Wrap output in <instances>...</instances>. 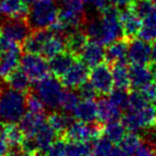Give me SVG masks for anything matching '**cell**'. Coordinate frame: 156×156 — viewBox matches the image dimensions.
Instances as JSON below:
<instances>
[{
  "label": "cell",
  "mask_w": 156,
  "mask_h": 156,
  "mask_svg": "<svg viewBox=\"0 0 156 156\" xmlns=\"http://www.w3.org/2000/svg\"><path fill=\"white\" fill-rule=\"evenodd\" d=\"M25 93L11 89H0V120L5 123H18L26 113Z\"/></svg>",
  "instance_id": "6da1fadb"
},
{
  "label": "cell",
  "mask_w": 156,
  "mask_h": 156,
  "mask_svg": "<svg viewBox=\"0 0 156 156\" xmlns=\"http://www.w3.org/2000/svg\"><path fill=\"white\" fill-rule=\"evenodd\" d=\"M59 7L55 0H37L29 8L27 22L32 30L50 28L58 20Z\"/></svg>",
  "instance_id": "7a4b0ae2"
},
{
  "label": "cell",
  "mask_w": 156,
  "mask_h": 156,
  "mask_svg": "<svg viewBox=\"0 0 156 156\" xmlns=\"http://www.w3.org/2000/svg\"><path fill=\"white\" fill-rule=\"evenodd\" d=\"M58 20L66 28V35L80 29L86 20L83 0H58Z\"/></svg>",
  "instance_id": "3957f363"
},
{
  "label": "cell",
  "mask_w": 156,
  "mask_h": 156,
  "mask_svg": "<svg viewBox=\"0 0 156 156\" xmlns=\"http://www.w3.org/2000/svg\"><path fill=\"white\" fill-rule=\"evenodd\" d=\"M64 86L62 81L59 80L56 76H47L41 80L37 81L35 92L40 100L43 102L44 106L50 110H56L60 108L62 95L64 93Z\"/></svg>",
  "instance_id": "277c9868"
},
{
  "label": "cell",
  "mask_w": 156,
  "mask_h": 156,
  "mask_svg": "<svg viewBox=\"0 0 156 156\" xmlns=\"http://www.w3.org/2000/svg\"><path fill=\"white\" fill-rule=\"evenodd\" d=\"M122 122L126 129L132 133L144 132L156 126V106L147 103L145 106L136 110H125Z\"/></svg>",
  "instance_id": "5b68a950"
},
{
  "label": "cell",
  "mask_w": 156,
  "mask_h": 156,
  "mask_svg": "<svg viewBox=\"0 0 156 156\" xmlns=\"http://www.w3.org/2000/svg\"><path fill=\"white\" fill-rule=\"evenodd\" d=\"M101 17V40L100 43L103 45H109L112 42L124 37L123 28L120 20V10L117 7L109 5L102 12Z\"/></svg>",
  "instance_id": "8992f818"
},
{
  "label": "cell",
  "mask_w": 156,
  "mask_h": 156,
  "mask_svg": "<svg viewBox=\"0 0 156 156\" xmlns=\"http://www.w3.org/2000/svg\"><path fill=\"white\" fill-rule=\"evenodd\" d=\"M103 134L102 126L81 121H73L64 132V139L69 142H91Z\"/></svg>",
  "instance_id": "52a82bcc"
},
{
  "label": "cell",
  "mask_w": 156,
  "mask_h": 156,
  "mask_svg": "<svg viewBox=\"0 0 156 156\" xmlns=\"http://www.w3.org/2000/svg\"><path fill=\"white\" fill-rule=\"evenodd\" d=\"M20 66L31 81L35 83L49 76L50 73L49 62H47L45 57L40 54L26 52L20 59Z\"/></svg>",
  "instance_id": "ba28073f"
},
{
  "label": "cell",
  "mask_w": 156,
  "mask_h": 156,
  "mask_svg": "<svg viewBox=\"0 0 156 156\" xmlns=\"http://www.w3.org/2000/svg\"><path fill=\"white\" fill-rule=\"evenodd\" d=\"M90 83L95 88L98 94L106 95L113 90L115 83L112 78V71L106 63H101L92 67L89 75Z\"/></svg>",
  "instance_id": "9c48e42d"
},
{
  "label": "cell",
  "mask_w": 156,
  "mask_h": 156,
  "mask_svg": "<svg viewBox=\"0 0 156 156\" xmlns=\"http://www.w3.org/2000/svg\"><path fill=\"white\" fill-rule=\"evenodd\" d=\"M30 26L27 18H9L0 27V32L11 41L23 44L30 34Z\"/></svg>",
  "instance_id": "30bf717a"
},
{
  "label": "cell",
  "mask_w": 156,
  "mask_h": 156,
  "mask_svg": "<svg viewBox=\"0 0 156 156\" xmlns=\"http://www.w3.org/2000/svg\"><path fill=\"white\" fill-rule=\"evenodd\" d=\"M89 75V66L81 60H76L69 71L61 77V81L63 86L69 89H77L88 80Z\"/></svg>",
  "instance_id": "8fae6325"
},
{
  "label": "cell",
  "mask_w": 156,
  "mask_h": 156,
  "mask_svg": "<svg viewBox=\"0 0 156 156\" xmlns=\"http://www.w3.org/2000/svg\"><path fill=\"white\" fill-rule=\"evenodd\" d=\"M127 60L132 64H145L151 62V45L149 42L132 39L128 43Z\"/></svg>",
  "instance_id": "7c38bea8"
},
{
  "label": "cell",
  "mask_w": 156,
  "mask_h": 156,
  "mask_svg": "<svg viewBox=\"0 0 156 156\" xmlns=\"http://www.w3.org/2000/svg\"><path fill=\"white\" fill-rule=\"evenodd\" d=\"M103 46L104 45L98 42L89 40L78 57L86 65L92 69L103 63V61L106 59V50Z\"/></svg>",
  "instance_id": "4fadbf2b"
},
{
  "label": "cell",
  "mask_w": 156,
  "mask_h": 156,
  "mask_svg": "<svg viewBox=\"0 0 156 156\" xmlns=\"http://www.w3.org/2000/svg\"><path fill=\"white\" fill-rule=\"evenodd\" d=\"M120 20H121L123 34L125 39L132 40L136 35H138L141 26H142V18L136 15L130 8L120 10Z\"/></svg>",
  "instance_id": "5bb4252c"
},
{
  "label": "cell",
  "mask_w": 156,
  "mask_h": 156,
  "mask_svg": "<svg viewBox=\"0 0 156 156\" xmlns=\"http://www.w3.org/2000/svg\"><path fill=\"white\" fill-rule=\"evenodd\" d=\"M20 45L0 54V78L5 79L12 72L17 69L20 64Z\"/></svg>",
  "instance_id": "9a60e30c"
},
{
  "label": "cell",
  "mask_w": 156,
  "mask_h": 156,
  "mask_svg": "<svg viewBox=\"0 0 156 156\" xmlns=\"http://www.w3.org/2000/svg\"><path fill=\"white\" fill-rule=\"evenodd\" d=\"M74 119L86 123H94L98 115V104L91 100H81L73 111Z\"/></svg>",
  "instance_id": "2e32d148"
},
{
  "label": "cell",
  "mask_w": 156,
  "mask_h": 156,
  "mask_svg": "<svg viewBox=\"0 0 156 156\" xmlns=\"http://www.w3.org/2000/svg\"><path fill=\"white\" fill-rule=\"evenodd\" d=\"M47 122L45 113H33L27 111L18 123L25 137H34L39 129Z\"/></svg>",
  "instance_id": "e0dca14e"
},
{
  "label": "cell",
  "mask_w": 156,
  "mask_h": 156,
  "mask_svg": "<svg viewBox=\"0 0 156 156\" xmlns=\"http://www.w3.org/2000/svg\"><path fill=\"white\" fill-rule=\"evenodd\" d=\"M52 34L51 30L47 29H40V30H33L32 33L29 34V37L25 40L23 43V48L26 52L31 54H42V50L49 39V37Z\"/></svg>",
  "instance_id": "ac0fdd59"
},
{
  "label": "cell",
  "mask_w": 156,
  "mask_h": 156,
  "mask_svg": "<svg viewBox=\"0 0 156 156\" xmlns=\"http://www.w3.org/2000/svg\"><path fill=\"white\" fill-rule=\"evenodd\" d=\"M130 87L134 90H139L147 83L154 80L153 72L151 67L145 64H132L129 66Z\"/></svg>",
  "instance_id": "d6986e66"
},
{
  "label": "cell",
  "mask_w": 156,
  "mask_h": 156,
  "mask_svg": "<svg viewBox=\"0 0 156 156\" xmlns=\"http://www.w3.org/2000/svg\"><path fill=\"white\" fill-rule=\"evenodd\" d=\"M76 60V56L69 50L61 52L54 58L49 59L50 73H52V75L56 77H62Z\"/></svg>",
  "instance_id": "ffe728a7"
},
{
  "label": "cell",
  "mask_w": 156,
  "mask_h": 156,
  "mask_svg": "<svg viewBox=\"0 0 156 156\" xmlns=\"http://www.w3.org/2000/svg\"><path fill=\"white\" fill-rule=\"evenodd\" d=\"M28 11L24 0H0V13L8 18H27Z\"/></svg>",
  "instance_id": "44dd1931"
},
{
  "label": "cell",
  "mask_w": 156,
  "mask_h": 156,
  "mask_svg": "<svg viewBox=\"0 0 156 156\" xmlns=\"http://www.w3.org/2000/svg\"><path fill=\"white\" fill-rule=\"evenodd\" d=\"M98 104V120L103 124L119 121L122 115V109L117 107L109 98H101Z\"/></svg>",
  "instance_id": "7402d4cb"
},
{
  "label": "cell",
  "mask_w": 156,
  "mask_h": 156,
  "mask_svg": "<svg viewBox=\"0 0 156 156\" xmlns=\"http://www.w3.org/2000/svg\"><path fill=\"white\" fill-rule=\"evenodd\" d=\"M65 49H66V37L52 32V34L44 45L41 55L46 59H51L57 55L65 51Z\"/></svg>",
  "instance_id": "603a6c76"
},
{
  "label": "cell",
  "mask_w": 156,
  "mask_h": 156,
  "mask_svg": "<svg viewBox=\"0 0 156 156\" xmlns=\"http://www.w3.org/2000/svg\"><path fill=\"white\" fill-rule=\"evenodd\" d=\"M128 43L126 40L119 39L109 44L106 49V61L110 64L123 62L127 58Z\"/></svg>",
  "instance_id": "cb8c5ba5"
},
{
  "label": "cell",
  "mask_w": 156,
  "mask_h": 156,
  "mask_svg": "<svg viewBox=\"0 0 156 156\" xmlns=\"http://www.w3.org/2000/svg\"><path fill=\"white\" fill-rule=\"evenodd\" d=\"M5 80L8 87L16 90V91L23 92V93H27L31 88V79L26 75V73L22 69H17L14 72H12Z\"/></svg>",
  "instance_id": "d4e9b609"
},
{
  "label": "cell",
  "mask_w": 156,
  "mask_h": 156,
  "mask_svg": "<svg viewBox=\"0 0 156 156\" xmlns=\"http://www.w3.org/2000/svg\"><path fill=\"white\" fill-rule=\"evenodd\" d=\"M57 135L58 133L51 128L48 123L46 122L43 126L39 129V132L34 135L35 142L37 144L39 152H46L49 147L57 140Z\"/></svg>",
  "instance_id": "484cf974"
},
{
  "label": "cell",
  "mask_w": 156,
  "mask_h": 156,
  "mask_svg": "<svg viewBox=\"0 0 156 156\" xmlns=\"http://www.w3.org/2000/svg\"><path fill=\"white\" fill-rule=\"evenodd\" d=\"M88 41H89V37L85 31L77 29L66 35V49L78 57Z\"/></svg>",
  "instance_id": "4316f807"
},
{
  "label": "cell",
  "mask_w": 156,
  "mask_h": 156,
  "mask_svg": "<svg viewBox=\"0 0 156 156\" xmlns=\"http://www.w3.org/2000/svg\"><path fill=\"white\" fill-rule=\"evenodd\" d=\"M111 71H112V78L115 87L118 88V89L127 90L130 87V78L129 67H127L125 61L113 64Z\"/></svg>",
  "instance_id": "83f0119b"
},
{
  "label": "cell",
  "mask_w": 156,
  "mask_h": 156,
  "mask_svg": "<svg viewBox=\"0 0 156 156\" xmlns=\"http://www.w3.org/2000/svg\"><path fill=\"white\" fill-rule=\"evenodd\" d=\"M73 118L69 117V113L66 112H58L54 111L47 117V123L51 128H54L58 134H64L66 128L71 125L73 122Z\"/></svg>",
  "instance_id": "f1b7e54d"
},
{
  "label": "cell",
  "mask_w": 156,
  "mask_h": 156,
  "mask_svg": "<svg viewBox=\"0 0 156 156\" xmlns=\"http://www.w3.org/2000/svg\"><path fill=\"white\" fill-rule=\"evenodd\" d=\"M138 37L141 40L147 42L156 41V12L150 14L147 17L143 18L142 26L138 33Z\"/></svg>",
  "instance_id": "f546056e"
},
{
  "label": "cell",
  "mask_w": 156,
  "mask_h": 156,
  "mask_svg": "<svg viewBox=\"0 0 156 156\" xmlns=\"http://www.w3.org/2000/svg\"><path fill=\"white\" fill-rule=\"evenodd\" d=\"M126 127L123 122L113 121L107 123L103 127V135L110 139L113 143H120L126 135Z\"/></svg>",
  "instance_id": "4dcf8cb0"
},
{
  "label": "cell",
  "mask_w": 156,
  "mask_h": 156,
  "mask_svg": "<svg viewBox=\"0 0 156 156\" xmlns=\"http://www.w3.org/2000/svg\"><path fill=\"white\" fill-rule=\"evenodd\" d=\"M2 136L5 137L8 144H9L12 149H13V147H20L25 139L24 133L20 129V125H16V123L7 124Z\"/></svg>",
  "instance_id": "1f68e13d"
},
{
  "label": "cell",
  "mask_w": 156,
  "mask_h": 156,
  "mask_svg": "<svg viewBox=\"0 0 156 156\" xmlns=\"http://www.w3.org/2000/svg\"><path fill=\"white\" fill-rule=\"evenodd\" d=\"M143 143V138L139 136L137 133H132L125 135L122 141L120 142V147L123 149V151L127 154V156L134 155L138 149Z\"/></svg>",
  "instance_id": "d6a6232c"
},
{
  "label": "cell",
  "mask_w": 156,
  "mask_h": 156,
  "mask_svg": "<svg viewBox=\"0 0 156 156\" xmlns=\"http://www.w3.org/2000/svg\"><path fill=\"white\" fill-rule=\"evenodd\" d=\"M80 102V96L78 94V92L73 91L72 89L64 91L62 95V100H61L60 108L62 111L66 113H73L77 105Z\"/></svg>",
  "instance_id": "836d02e7"
},
{
  "label": "cell",
  "mask_w": 156,
  "mask_h": 156,
  "mask_svg": "<svg viewBox=\"0 0 156 156\" xmlns=\"http://www.w3.org/2000/svg\"><path fill=\"white\" fill-rule=\"evenodd\" d=\"M113 147L115 145L112 141L103 135L93 141L92 150H93L94 156H108Z\"/></svg>",
  "instance_id": "e575fe53"
},
{
  "label": "cell",
  "mask_w": 156,
  "mask_h": 156,
  "mask_svg": "<svg viewBox=\"0 0 156 156\" xmlns=\"http://www.w3.org/2000/svg\"><path fill=\"white\" fill-rule=\"evenodd\" d=\"M129 8L136 15L143 20L153 13L154 0H135Z\"/></svg>",
  "instance_id": "d590c367"
},
{
  "label": "cell",
  "mask_w": 156,
  "mask_h": 156,
  "mask_svg": "<svg viewBox=\"0 0 156 156\" xmlns=\"http://www.w3.org/2000/svg\"><path fill=\"white\" fill-rule=\"evenodd\" d=\"M109 100L113 103L117 107H119L122 110H126L128 106V100H129V94L126 92L124 89H118L115 88V90L109 93Z\"/></svg>",
  "instance_id": "8d00e7d4"
},
{
  "label": "cell",
  "mask_w": 156,
  "mask_h": 156,
  "mask_svg": "<svg viewBox=\"0 0 156 156\" xmlns=\"http://www.w3.org/2000/svg\"><path fill=\"white\" fill-rule=\"evenodd\" d=\"M26 107L28 112L45 113V106L35 93H29L26 98Z\"/></svg>",
  "instance_id": "74e56055"
},
{
  "label": "cell",
  "mask_w": 156,
  "mask_h": 156,
  "mask_svg": "<svg viewBox=\"0 0 156 156\" xmlns=\"http://www.w3.org/2000/svg\"><path fill=\"white\" fill-rule=\"evenodd\" d=\"M44 153L46 156H67V140L57 139Z\"/></svg>",
  "instance_id": "f35d334b"
},
{
  "label": "cell",
  "mask_w": 156,
  "mask_h": 156,
  "mask_svg": "<svg viewBox=\"0 0 156 156\" xmlns=\"http://www.w3.org/2000/svg\"><path fill=\"white\" fill-rule=\"evenodd\" d=\"M150 103L149 101L145 100L144 96L141 94L139 90H135L132 93H129V100H128V106L126 110H136V109H140L143 106Z\"/></svg>",
  "instance_id": "ab89813d"
},
{
  "label": "cell",
  "mask_w": 156,
  "mask_h": 156,
  "mask_svg": "<svg viewBox=\"0 0 156 156\" xmlns=\"http://www.w3.org/2000/svg\"><path fill=\"white\" fill-rule=\"evenodd\" d=\"M77 89H78V94H79L81 100H91V98H95V96L98 95V92H96L95 88L90 83V80L89 81L87 80L85 83L79 86Z\"/></svg>",
  "instance_id": "60d3db41"
},
{
  "label": "cell",
  "mask_w": 156,
  "mask_h": 156,
  "mask_svg": "<svg viewBox=\"0 0 156 156\" xmlns=\"http://www.w3.org/2000/svg\"><path fill=\"white\" fill-rule=\"evenodd\" d=\"M139 91L141 92V94L144 96L147 101H149L150 103L154 102V100L156 98V81L152 80L151 83H147L141 89H139Z\"/></svg>",
  "instance_id": "b9f144b4"
},
{
  "label": "cell",
  "mask_w": 156,
  "mask_h": 156,
  "mask_svg": "<svg viewBox=\"0 0 156 156\" xmlns=\"http://www.w3.org/2000/svg\"><path fill=\"white\" fill-rule=\"evenodd\" d=\"M110 1L111 0H83L85 5L101 13L110 5Z\"/></svg>",
  "instance_id": "7bdbcfd3"
},
{
  "label": "cell",
  "mask_w": 156,
  "mask_h": 156,
  "mask_svg": "<svg viewBox=\"0 0 156 156\" xmlns=\"http://www.w3.org/2000/svg\"><path fill=\"white\" fill-rule=\"evenodd\" d=\"M9 147L3 136H0V156H7L9 154Z\"/></svg>",
  "instance_id": "ee69618b"
},
{
  "label": "cell",
  "mask_w": 156,
  "mask_h": 156,
  "mask_svg": "<svg viewBox=\"0 0 156 156\" xmlns=\"http://www.w3.org/2000/svg\"><path fill=\"white\" fill-rule=\"evenodd\" d=\"M108 156H127V154L125 153V152L123 151V149H122L121 147H113V149L111 150L110 154H109Z\"/></svg>",
  "instance_id": "f6af8a7d"
},
{
  "label": "cell",
  "mask_w": 156,
  "mask_h": 156,
  "mask_svg": "<svg viewBox=\"0 0 156 156\" xmlns=\"http://www.w3.org/2000/svg\"><path fill=\"white\" fill-rule=\"evenodd\" d=\"M134 1L135 0H115V3L118 7L125 8V7H129Z\"/></svg>",
  "instance_id": "bcb514c9"
},
{
  "label": "cell",
  "mask_w": 156,
  "mask_h": 156,
  "mask_svg": "<svg viewBox=\"0 0 156 156\" xmlns=\"http://www.w3.org/2000/svg\"><path fill=\"white\" fill-rule=\"evenodd\" d=\"M151 61L156 65V41H154L153 45L151 46Z\"/></svg>",
  "instance_id": "7dc6e473"
},
{
  "label": "cell",
  "mask_w": 156,
  "mask_h": 156,
  "mask_svg": "<svg viewBox=\"0 0 156 156\" xmlns=\"http://www.w3.org/2000/svg\"><path fill=\"white\" fill-rule=\"evenodd\" d=\"M5 126H7V123H5L3 121L0 120V136H2L3 132H5Z\"/></svg>",
  "instance_id": "c3c4849f"
},
{
  "label": "cell",
  "mask_w": 156,
  "mask_h": 156,
  "mask_svg": "<svg viewBox=\"0 0 156 156\" xmlns=\"http://www.w3.org/2000/svg\"><path fill=\"white\" fill-rule=\"evenodd\" d=\"M35 1H37V0H24L25 5H27V7H28V8H30L31 5H32L33 3L35 2Z\"/></svg>",
  "instance_id": "681fc988"
},
{
  "label": "cell",
  "mask_w": 156,
  "mask_h": 156,
  "mask_svg": "<svg viewBox=\"0 0 156 156\" xmlns=\"http://www.w3.org/2000/svg\"><path fill=\"white\" fill-rule=\"evenodd\" d=\"M152 72H153V78H154V81H156V65L153 64L152 65Z\"/></svg>",
  "instance_id": "f907efd6"
},
{
  "label": "cell",
  "mask_w": 156,
  "mask_h": 156,
  "mask_svg": "<svg viewBox=\"0 0 156 156\" xmlns=\"http://www.w3.org/2000/svg\"><path fill=\"white\" fill-rule=\"evenodd\" d=\"M154 11L156 12V0H154Z\"/></svg>",
  "instance_id": "816d5d0a"
},
{
  "label": "cell",
  "mask_w": 156,
  "mask_h": 156,
  "mask_svg": "<svg viewBox=\"0 0 156 156\" xmlns=\"http://www.w3.org/2000/svg\"><path fill=\"white\" fill-rule=\"evenodd\" d=\"M153 103H154V105H155V106H156V98H155V100H154V102H153Z\"/></svg>",
  "instance_id": "f5cc1de1"
},
{
  "label": "cell",
  "mask_w": 156,
  "mask_h": 156,
  "mask_svg": "<svg viewBox=\"0 0 156 156\" xmlns=\"http://www.w3.org/2000/svg\"><path fill=\"white\" fill-rule=\"evenodd\" d=\"M130 156H137V155H130Z\"/></svg>",
  "instance_id": "db71d44e"
},
{
  "label": "cell",
  "mask_w": 156,
  "mask_h": 156,
  "mask_svg": "<svg viewBox=\"0 0 156 156\" xmlns=\"http://www.w3.org/2000/svg\"><path fill=\"white\" fill-rule=\"evenodd\" d=\"M0 14H1V13H0Z\"/></svg>",
  "instance_id": "11a10c76"
}]
</instances>
